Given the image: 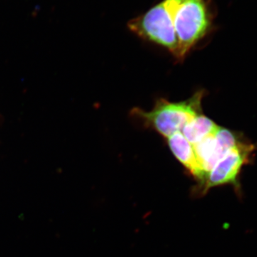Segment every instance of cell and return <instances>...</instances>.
Wrapping results in <instances>:
<instances>
[{"label":"cell","mask_w":257,"mask_h":257,"mask_svg":"<svg viewBox=\"0 0 257 257\" xmlns=\"http://www.w3.org/2000/svg\"><path fill=\"white\" fill-rule=\"evenodd\" d=\"M204 92L199 91L192 97L180 102H171L167 99L157 100L151 111L134 108L132 116L143 121L145 126L152 128L167 138L182 131L184 125L200 114L201 103Z\"/></svg>","instance_id":"1"},{"label":"cell","mask_w":257,"mask_h":257,"mask_svg":"<svg viewBox=\"0 0 257 257\" xmlns=\"http://www.w3.org/2000/svg\"><path fill=\"white\" fill-rule=\"evenodd\" d=\"M212 17L205 0H176L174 25L182 60L211 30Z\"/></svg>","instance_id":"2"},{"label":"cell","mask_w":257,"mask_h":257,"mask_svg":"<svg viewBox=\"0 0 257 257\" xmlns=\"http://www.w3.org/2000/svg\"><path fill=\"white\" fill-rule=\"evenodd\" d=\"M176 0H163L128 24L138 36L165 47L177 57L178 41L174 25Z\"/></svg>","instance_id":"3"},{"label":"cell","mask_w":257,"mask_h":257,"mask_svg":"<svg viewBox=\"0 0 257 257\" xmlns=\"http://www.w3.org/2000/svg\"><path fill=\"white\" fill-rule=\"evenodd\" d=\"M253 150V145L240 141L226 152L201 183L204 192L217 186L237 184L241 168L250 163Z\"/></svg>","instance_id":"4"},{"label":"cell","mask_w":257,"mask_h":257,"mask_svg":"<svg viewBox=\"0 0 257 257\" xmlns=\"http://www.w3.org/2000/svg\"><path fill=\"white\" fill-rule=\"evenodd\" d=\"M241 141L239 137L227 128H217L199 143L193 145L198 165L202 174V183L211 169L223 156Z\"/></svg>","instance_id":"5"},{"label":"cell","mask_w":257,"mask_h":257,"mask_svg":"<svg viewBox=\"0 0 257 257\" xmlns=\"http://www.w3.org/2000/svg\"><path fill=\"white\" fill-rule=\"evenodd\" d=\"M167 139V144L176 158L201 182L202 174L192 144L189 143L181 132H177Z\"/></svg>","instance_id":"6"},{"label":"cell","mask_w":257,"mask_h":257,"mask_svg":"<svg viewBox=\"0 0 257 257\" xmlns=\"http://www.w3.org/2000/svg\"><path fill=\"white\" fill-rule=\"evenodd\" d=\"M219 126L212 120L202 114L197 115L189 121L182 128L184 138L192 145L202 141L209 135L215 133Z\"/></svg>","instance_id":"7"}]
</instances>
